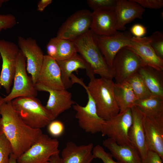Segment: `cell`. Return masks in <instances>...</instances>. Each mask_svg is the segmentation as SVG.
Returning <instances> with one entry per match:
<instances>
[{
	"mask_svg": "<svg viewBox=\"0 0 163 163\" xmlns=\"http://www.w3.org/2000/svg\"><path fill=\"white\" fill-rule=\"evenodd\" d=\"M0 124L2 132L10 142L12 153L17 159L43 133L41 129L26 124L13 109L11 101L3 102L0 107Z\"/></svg>",
	"mask_w": 163,
	"mask_h": 163,
	"instance_id": "1",
	"label": "cell"
},
{
	"mask_svg": "<svg viewBox=\"0 0 163 163\" xmlns=\"http://www.w3.org/2000/svg\"><path fill=\"white\" fill-rule=\"evenodd\" d=\"M70 78L73 85L77 83L87 88L94 101L97 114L101 118L107 120L119 113L120 110L114 96V82L112 79L94 78L90 79L86 86L81 78L73 74Z\"/></svg>",
	"mask_w": 163,
	"mask_h": 163,
	"instance_id": "2",
	"label": "cell"
},
{
	"mask_svg": "<svg viewBox=\"0 0 163 163\" xmlns=\"http://www.w3.org/2000/svg\"><path fill=\"white\" fill-rule=\"evenodd\" d=\"M72 41L77 53L90 65L95 74L107 79L114 78V70L107 63L99 47L97 35L91 30Z\"/></svg>",
	"mask_w": 163,
	"mask_h": 163,
	"instance_id": "3",
	"label": "cell"
},
{
	"mask_svg": "<svg viewBox=\"0 0 163 163\" xmlns=\"http://www.w3.org/2000/svg\"><path fill=\"white\" fill-rule=\"evenodd\" d=\"M11 102L13 109L22 121L33 128L41 129L55 119L35 97H19Z\"/></svg>",
	"mask_w": 163,
	"mask_h": 163,
	"instance_id": "4",
	"label": "cell"
},
{
	"mask_svg": "<svg viewBox=\"0 0 163 163\" xmlns=\"http://www.w3.org/2000/svg\"><path fill=\"white\" fill-rule=\"evenodd\" d=\"M59 142L43 133L17 159V163H47L53 155L59 153Z\"/></svg>",
	"mask_w": 163,
	"mask_h": 163,
	"instance_id": "5",
	"label": "cell"
},
{
	"mask_svg": "<svg viewBox=\"0 0 163 163\" xmlns=\"http://www.w3.org/2000/svg\"><path fill=\"white\" fill-rule=\"evenodd\" d=\"M132 122L131 108L104 121L101 132L120 145H131L129 139V130Z\"/></svg>",
	"mask_w": 163,
	"mask_h": 163,
	"instance_id": "6",
	"label": "cell"
},
{
	"mask_svg": "<svg viewBox=\"0 0 163 163\" xmlns=\"http://www.w3.org/2000/svg\"><path fill=\"white\" fill-rule=\"evenodd\" d=\"M14 85L9 93L3 98L2 102L11 101L20 97H36L37 91L31 77L26 70L25 57L19 50L14 78Z\"/></svg>",
	"mask_w": 163,
	"mask_h": 163,
	"instance_id": "7",
	"label": "cell"
},
{
	"mask_svg": "<svg viewBox=\"0 0 163 163\" xmlns=\"http://www.w3.org/2000/svg\"><path fill=\"white\" fill-rule=\"evenodd\" d=\"M92 12L87 9L78 10L71 15L62 24L56 37L73 41L90 29Z\"/></svg>",
	"mask_w": 163,
	"mask_h": 163,
	"instance_id": "8",
	"label": "cell"
},
{
	"mask_svg": "<svg viewBox=\"0 0 163 163\" xmlns=\"http://www.w3.org/2000/svg\"><path fill=\"white\" fill-rule=\"evenodd\" d=\"M145 65L140 58L127 46L123 47L116 54L113 61L115 83L126 81Z\"/></svg>",
	"mask_w": 163,
	"mask_h": 163,
	"instance_id": "9",
	"label": "cell"
},
{
	"mask_svg": "<svg viewBox=\"0 0 163 163\" xmlns=\"http://www.w3.org/2000/svg\"><path fill=\"white\" fill-rule=\"evenodd\" d=\"M19 50L14 43L0 39V54L2 60L0 85L8 94L11 91Z\"/></svg>",
	"mask_w": 163,
	"mask_h": 163,
	"instance_id": "10",
	"label": "cell"
},
{
	"mask_svg": "<svg viewBox=\"0 0 163 163\" xmlns=\"http://www.w3.org/2000/svg\"><path fill=\"white\" fill-rule=\"evenodd\" d=\"M88 97V101L85 106L77 103L73 105L76 112L75 118L79 126L87 133L94 134L101 132L105 120L98 115L94 101L87 88L84 86Z\"/></svg>",
	"mask_w": 163,
	"mask_h": 163,
	"instance_id": "11",
	"label": "cell"
},
{
	"mask_svg": "<svg viewBox=\"0 0 163 163\" xmlns=\"http://www.w3.org/2000/svg\"><path fill=\"white\" fill-rule=\"evenodd\" d=\"M18 43L19 49L27 59V70L31 75L35 85L37 82L44 55L34 39L19 36Z\"/></svg>",
	"mask_w": 163,
	"mask_h": 163,
	"instance_id": "12",
	"label": "cell"
},
{
	"mask_svg": "<svg viewBox=\"0 0 163 163\" xmlns=\"http://www.w3.org/2000/svg\"><path fill=\"white\" fill-rule=\"evenodd\" d=\"M133 36L130 32L117 31L109 36H97V40L99 49L108 64L113 67L114 58L122 48L129 46Z\"/></svg>",
	"mask_w": 163,
	"mask_h": 163,
	"instance_id": "13",
	"label": "cell"
},
{
	"mask_svg": "<svg viewBox=\"0 0 163 163\" xmlns=\"http://www.w3.org/2000/svg\"><path fill=\"white\" fill-rule=\"evenodd\" d=\"M35 87L37 91L49 93V98L45 107L55 119L59 115L70 109L75 103L72 99V93L67 90L53 89L38 83L35 85Z\"/></svg>",
	"mask_w": 163,
	"mask_h": 163,
	"instance_id": "14",
	"label": "cell"
},
{
	"mask_svg": "<svg viewBox=\"0 0 163 163\" xmlns=\"http://www.w3.org/2000/svg\"><path fill=\"white\" fill-rule=\"evenodd\" d=\"M143 121L148 150L156 152L163 160V117L143 115Z\"/></svg>",
	"mask_w": 163,
	"mask_h": 163,
	"instance_id": "15",
	"label": "cell"
},
{
	"mask_svg": "<svg viewBox=\"0 0 163 163\" xmlns=\"http://www.w3.org/2000/svg\"><path fill=\"white\" fill-rule=\"evenodd\" d=\"M127 47L136 54L146 65L163 71V59L157 56L152 47L149 36H133L130 45Z\"/></svg>",
	"mask_w": 163,
	"mask_h": 163,
	"instance_id": "16",
	"label": "cell"
},
{
	"mask_svg": "<svg viewBox=\"0 0 163 163\" xmlns=\"http://www.w3.org/2000/svg\"><path fill=\"white\" fill-rule=\"evenodd\" d=\"M37 83L53 89H65L58 63L55 59L47 55H44Z\"/></svg>",
	"mask_w": 163,
	"mask_h": 163,
	"instance_id": "17",
	"label": "cell"
},
{
	"mask_svg": "<svg viewBox=\"0 0 163 163\" xmlns=\"http://www.w3.org/2000/svg\"><path fill=\"white\" fill-rule=\"evenodd\" d=\"M90 29L97 36H109L117 30V20L114 10H98L92 12Z\"/></svg>",
	"mask_w": 163,
	"mask_h": 163,
	"instance_id": "18",
	"label": "cell"
},
{
	"mask_svg": "<svg viewBox=\"0 0 163 163\" xmlns=\"http://www.w3.org/2000/svg\"><path fill=\"white\" fill-rule=\"evenodd\" d=\"M131 109L132 122L129 131V138L131 145L137 150L142 160L145 158L148 151L143 125V115L134 105Z\"/></svg>",
	"mask_w": 163,
	"mask_h": 163,
	"instance_id": "19",
	"label": "cell"
},
{
	"mask_svg": "<svg viewBox=\"0 0 163 163\" xmlns=\"http://www.w3.org/2000/svg\"><path fill=\"white\" fill-rule=\"evenodd\" d=\"M114 10L117 20V30L124 31L126 24L136 18H142L145 10L133 0H117Z\"/></svg>",
	"mask_w": 163,
	"mask_h": 163,
	"instance_id": "20",
	"label": "cell"
},
{
	"mask_svg": "<svg viewBox=\"0 0 163 163\" xmlns=\"http://www.w3.org/2000/svg\"><path fill=\"white\" fill-rule=\"evenodd\" d=\"M56 61L60 69L62 81L66 90L72 86L70 77L73 72L77 73L79 69H85L90 79L95 78V74L91 66L78 54L67 59Z\"/></svg>",
	"mask_w": 163,
	"mask_h": 163,
	"instance_id": "21",
	"label": "cell"
},
{
	"mask_svg": "<svg viewBox=\"0 0 163 163\" xmlns=\"http://www.w3.org/2000/svg\"><path fill=\"white\" fill-rule=\"evenodd\" d=\"M91 143L78 145L72 142L67 143L61 152L62 163H91L94 158Z\"/></svg>",
	"mask_w": 163,
	"mask_h": 163,
	"instance_id": "22",
	"label": "cell"
},
{
	"mask_svg": "<svg viewBox=\"0 0 163 163\" xmlns=\"http://www.w3.org/2000/svg\"><path fill=\"white\" fill-rule=\"evenodd\" d=\"M103 145L110 152L113 157L120 163H142V159L136 149L131 145H120L108 138Z\"/></svg>",
	"mask_w": 163,
	"mask_h": 163,
	"instance_id": "23",
	"label": "cell"
},
{
	"mask_svg": "<svg viewBox=\"0 0 163 163\" xmlns=\"http://www.w3.org/2000/svg\"><path fill=\"white\" fill-rule=\"evenodd\" d=\"M46 50L47 55L57 61L67 59L78 54L73 41L56 37L50 40L46 45Z\"/></svg>",
	"mask_w": 163,
	"mask_h": 163,
	"instance_id": "24",
	"label": "cell"
},
{
	"mask_svg": "<svg viewBox=\"0 0 163 163\" xmlns=\"http://www.w3.org/2000/svg\"><path fill=\"white\" fill-rule=\"evenodd\" d=\"M152 95L163 98V71L145 65L138 71Z\"/></svg>",
	"mask_w": 163,
	"mask_h": 163,
	"instance_id": "25",
	"label": "cell"
},
{
	"mask_svg": "<svg viewBox=\"0 0 163 163\" xmlns=\"http://www.w3.org/2000/svg\"><path fill=\"white\" fill-rule=\"evenodd\" d=\"M113 92L119 113L131 108L137 100L130 85L126 81L121 83L114 82Z\"/></svg>",
	"mask_w": 163,
	"mask_h": 163,
	"instance_id": "26",
	"label": "cell"
},
{
	"mask_svg": "<svg viewBox=\"0 0 163 163\" xmlns=\"http://www.w3.org/2000/svg\"><path fill=\"white\" fill-rule=\"evenodd\" d=\"M144 115L163 117V98L152 95L144 99L137 100L134 104Z\"/></svg>",
	"mask_w": 163,
	"mask_h": 163,
	"instance_id": "27",
	"label": "cell"
},
{
	"mask_svg": "<svg viewBox=\"0 0 163 163\" xmlns=\"http://www.w3.org/2000/svg\"><path fill=\"white\" fill-rule=\"evenodd\" d=\"M126 81L130 85L137 99H144L152 95L138 72L130 76Z\"/></svg>",
	"mask_w": 163,
	"mask_h": 163,
	"instance_id": "28",
	"label": "cell"
},
{
	"mask_svg": "<svg viewBox=\"0 0 163 163\" xmlns=\"http://www.w3.org/2000/svg\"><path fill=\"white\" fill-rule=\"evenodd\" d=\"M11 153V144L2 133L0 135V163H9Z\"/></svg>",
	"mask_w": 163,
	"mask_h": 163,
	"instance_id": "29",
	"label": "cell"
},
{
	"mask_svg": "<svg viewBox=\"0 0 163 163\" xmlns=\"http://www.w3.org/2000/svg\"><path fill=\"white\" fill-rule=\"evenodd\" d=\"M117 0H88V6L93 11L98 10H114Z\"/></svg>",
	"mask_w": 163,
	"mask_h": 163,
	"instance_id": "30",
	"label": "cell"
},
{
	"mask_svg": "<svg viewBox=\"0 0 163 163\" xmlns=\"http://www.w3.org/2000/svg\"><path fill=\"white\" fill-rule=\"evenodd\" d=\"M151 45L159 57L163 59V33L156 31L149 36Z\"/></svg>",
	"mask_w": 163,
	"mask_h": 163,
	"instance_id": "31",
	"label": "cell"
},
{
	"mask_svg": "<svg viewBox=\"0 0 163 163\" xmlns=\"http://www.w3.org/2000/svg\"><path fill=\"white\" fill-rule=\"evenodd\" d=\"M92 153L94 158L100 159L103 163H120L114 161L111 154L106 152L103 148L99 145L93 147Z\"/></svg>",
	"mask_w": 163,
	"mask_h": 163,
	"instance_id": "32",
	"label": "cell"
},
{
	"mask_svg": "<svg viewBox=\"0 0 163 163\" xmlns=\"http://www.w3.org/2000/svg\"><path fill=\"white\" fill-rule=\"evenodd\" d=\"M17 24L15 17L12 14H0V30L10 29Z\"/></svg>",
	"mask_w": 163,
	"mask_h": 163,
	"instance_id": "33",
	"label": "cell"
},
{
	"mask_svg": "<svg viewBox=\"0 0 163 163\" xmlns=\"http://www.w3.org/2000/svg\"><path fill=\"white\" fill-rule=\"evenodd\" d=\"M48 130L49 133L54 137L61 135L64 130V126L61 121L55 120L51 121L48 125Z\"/></svg>",
	"mask_w": 163,
	"mask_h": 163,
	"instance_id": "34",
	"label": "cell"
},
{
	"mask_svg": "<svg viewBox=\"0 0 163 163\" xmlns=\"http://www.w3.org/2000/svg\"><path fill=\"white\" fill-rule=\"evenodd\" d=\"M142 7L152 9H160L163 7V0H133Z\"/></svg>",
	"mask_w": 163,
	"mask_h": 163,
	"instance_id": "35",
	"label": "cell"
},
{
	"mask_svg": "<svg viewBox=\"0 0 163 163\" xmlns=\"http://www.w3.org/2000/svg\"><path fill=\"white\" fill-rule=\"evenodd\" d=\"M142 163H162L163 160L155 152L148 150L145 158Z\"/></svg>",
	"mask_w": 163,
	"mask_h": 163,
	"instance_id": "36",
	"label": "cell"
},
{
	"mask_svg": "<svg viewBox=\"0 0 163 163\" xmlns=\"http://www.w3.org/2000/svg\"><path fill=\"white\" fill-rule=\"evenodd\" d=\"M146 29L143 25L140 24H136L133 25L130 29V32L133 36L142 37L146 33Z\"/></svg>",
	"mask_w": 163,
	"mask_h": 163,
	"instance_id": "37",
	"label": "cell"
},
{
	"mask_svg": "<svg viewBox=\"0 0 163 163\" xmlns=\"http://www.w3.org/2000/svg\"><path fill=\"white\" fill-rule=\"evenodd\" d=\"M52 2V0H41L37 4V10L40 12H42L45 8Z\"/></svg>",
	"mask_w": 163,
	"mask_h": 163,
	"instance_id": "38",
	"label": "cell"
},
{
	"mask_svg": "<svg viewBox=\"0 0 163 163\" xmlns=\"http://www.w3.org/2000/svg\"><path fill=\"white\" fill-rule=\"evenodd\" d=\"M47 163H62V159L59 156V153L52 156Z\"/></svg>",
	"mask_w": 163,
	"mask_h": 163,
	"instance_id": "39",
	"label": "cell"
},
{
	"mask_svg": "<svg viewBox=\"0 0 163 163\" xmlns=\"http://www.w3.org/2000/svg\"><path fill=\"white\" fill-rule=\"evenodd\" d=\"M9 163H17V158L11 153L10 156Z\"/></svg>",
	"mask_w": 163,
	"mask_h": 163,
	"instance_id": "40",
	"label": "cell"
},
{
	"mask_svg": "<svg viewBox=\"0 0 163 163\" xmlns=\"http://www.w3.org/2000/svg\"><path fill=\"white\" fill-rule=\"evenodd\" d=\"M8 1V0H0V8L2 7L3 3Z\"/></svg>",
	"mask_w": 163,
	"mask_h": 163,
	"instance_id": "41",
	"label": "cell"
},
{
	"mask_svg": "<svg viewBox=\"0 0 163 163\" xmlns=\"http://www.w3.org/2000/svg\"><path fill=\"white\" fill-rule=\"evenodd\" d=\"M3 99V98L0 96V109L1 106L2 104L3 103L2 102Z\"/></svg>",
	"mask_w": 163,
	"mask_h": 163,
	"instance_id": "42",
	"label": "cell"
},
{
	"mask_svg": "<svg viewBox=\"0 0 163 163\" xmlns=\"http://www.w3.org/2000/svg\"><path fill=\"white\" fill-rule=\"evenodd\" d=\"M2 127L0 124V135L2 133Z\"/></svg>",
	"mask_w": 163,
	"mask_h": 163,
	"instance_id": "43",
	"label": "cell"
},
{
	"mask_svg": "<svg viewBox=\"0 0 163 163\" xmlns=\"http://www.w3.org/2000/svg\"><path fill=\"white\" fill-rule=\"evenodd\" d=\"M1 86L0 85V88H1Z\"/></svg>",
	"mask_w": 163,
	"mask_h": 163,
	"instance_id": "44",
	"label": "cell"
},
{
	"mask_svg": "<svg viewBox=\"0 0 163 163\" xmlns=\"http://www.w3.org/2000/svg\"><path fill=\"white\" fill-rule=\"evenodd\" d=\"M2 30H0V32L2 31Z\"/></svg>",
	"mask_w": 163,
	"mask_h": 163,
	"instance_id": "45",
	"label": "cell"
}]
</instances>
